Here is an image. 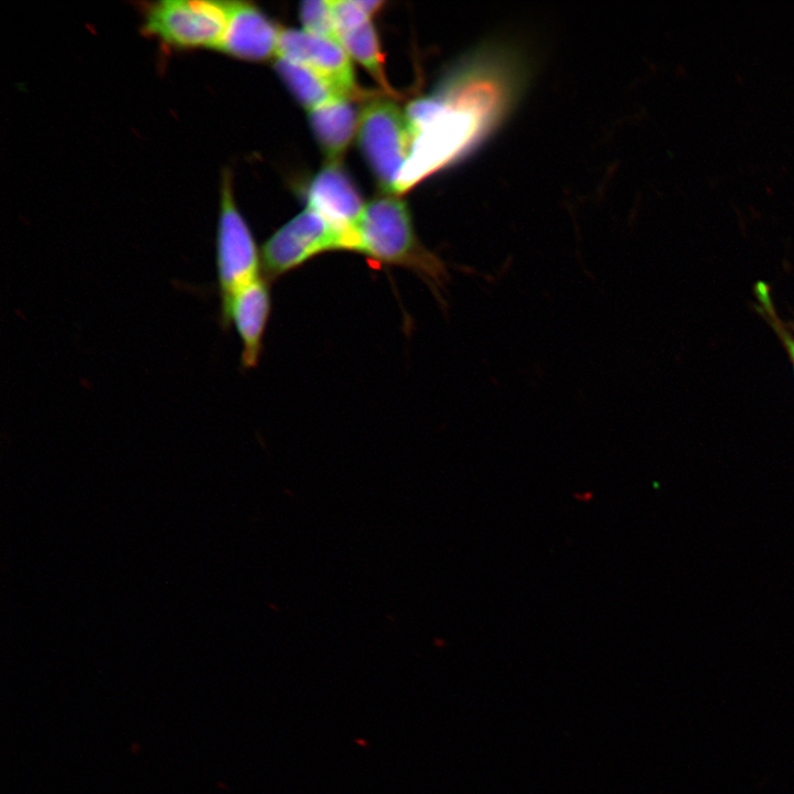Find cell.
Instances as JSON below:
<instances>
[{
	"mask_svg": "<svg viewBox=\"0 0 794 794\" xmlns=\"http://www.w3.org/2000/svg\"><path fill=\"white\" fill-rule=\"evenodd\" d=\"M482 54L405 110L409 157L394 193L401 194L469 152L497 122L514 92L511 63Z\"/></svg>",
	"mask_w": 794,
	"mask_h": 794,
	"instance_id": "1",
	"label": "cell"
},
{
	"mask_svg": "<svg viewBox=\"0 0 794 794\" xmlns=\"http://www.w3.org/2000/svg\"><path fill=\"white\" fill-rule=\"evenodd\" d=\"M357 253L383 265L398 266L439 282L440 261L416 236L407 204L396 195L379 196L365 205L356 224Z\"/></svg>",
	"mask_w": 794,
	"mask_h": 794,
	"instance_id": "2",
	"label": "cell"
},
{
	"mask_svg": "<svg viewBox=\"0 0 794 794\" xmlns=\"http://www.w3.org/2000/svg\"><path fill=\"white\" fill-rule=\"evenodd\" d=\"M228 20V1L161 0L143 10L142 31L174 49L218 50Z\"/></svg>",
	"mask_w": 794,
	"mask_h": 794,
	"instance_id": "3",
	"label": "cell"
},
{
	"mask_svg": "<svg viewBox=\"0 0 794 794\" xmlns=\"http://www.w3.org/2000/svg\"><path fill=\"white\" fill-rule=\"evenodd\" d=\"M357 239L307 207L287 222L264 244L261 267L268 280H275L329 250L356 251Z\"/></svg>",
	"mask_w": 794,
	"mask_h": 794,
	"instance_id": "4",
	"label": "cell"
},
{
	"mask_svg": "<svg viewBox=\"0 0 794 794\" xmlns=\"http://www.w3.org/2000/svg\"><path fill=\"white\" fill-rule=\"evenodd\" d=\"M357 132L361 150L379 185L394 193L411 144L405 112L391 100H372L360 115Z\"/></svg>",
	"mask_w": 794,
	"mask_h": 794,
	"instance_id": "5",
	"label": "cell"
},
{
	"mask_svg": "<svg viewBox=\"0 0 794 794\" xmlns=\"http://www.w3.org/2000/svg\"><path fill=\"white\" fill-rule=\"evenodd\" d=\"M261 257L251 230L236 206L232 178L223 173L216 232V269L222 304L260 276Z\"/></svg>",
	"mask_w": 794,
	"mask_h": 794,
	"instance_id": "6",
	"label": "cell"
},
{
	"mask_svg": "<svg viewBox=\"0 0 794 794\" xmlns=\"http://www.w3.org/2000/svg\"><path fill=\"white\" fill-rule=\"evenodd\" d=\"M277 54L302 65L332 83L347 98L364 97L357 86L351 57L339 42L313 35L304 30H280Z\"/></svg>",
	"mask_w": 794,
	"mask_h": 794,
	"instance_id": "7",
	"label": "cell"
},
{
	"mask_svg": "<svg viewBox=\"0 0 794 794\" xmlns=\"http://www.w3.org/2000/svg\"><path fill=\"white\" fill-rule=\"evenodd\" d=\"M268 279L259 276L236 290L222 304L223 325L233 324L242 343V365L246 369L258 364L262 340L271 309Z\"/></svg>",
	"mask_w": 794,
	"mask_h": 794,
	"instance_id": "8",
	"label": "cell"
},
{
	"mask_svg": "<svg viewBox=\"0 0 794 794\" xmlns=\"http://www.w3.org/2000/svg\"><path fill=\"white\" fill-rule=\"evenodd\" d=\"M307 200L309 208L357 238L355 227L365 205L352 179L335 161L322 168L310 181Z\"/></svg>",
	"mask_w": 794,
	"mask_h": 794,
	"instance_id": "9",
	"label": "cell"
},
{
	"mask_svg": "<svg viewBox=\"0 0 794 794\" xmlns=\"http://www.w3.org/2000/svg\"><path fill=\"white\" fill-rule=\"evenodd\" d=\"M280 30L253 3L228 1V20L218 51L245 61H267L277 53Z\"/></svg>",
	"mask_w": 794,
	"mask_h": 794,
	"instance_id": "10",
	"label": "cell"
},
{
	"mask_svg": "<svg viewBox=\"0 0 794 794\" xmlns=\"http://www.w3.org/2000/svg\"><path fill=\"white\" fill-rule=\"evenodd\" d=\"M311 128L326 157L339 159L348 147L356 129L360 116L351 99H339L310 110Z\"/></svg>",
	"mask_w": 794,
	"mask_h": 794,
	"instance_id": "11",
	"label": "cell"
},
{
	"mask_svg": "<svg viewBox=\"0 0 794 794\" xmlns=\"http://www.w3.org/2000/svg\"><path fill=\"white\" fill-rule=\"evenodd\" d=\"M275 68L304 108L313 110L334 100L350 99L332 83L302 65L278 57Z\"/></svg>",
	"mask_w": 794,
	"mask_h": 794,
	"instance_id": "12",
	"label": "cell"
},
{
	"mask_svg": "<svg viewBox=\"0 0 794 794\" xmlns=\"http://www.w3.org/2000/svg\"><path fill=\"white\" fill-rule=\"evenodd\" d=\"M337 40L348 56L363 65L386 93L395 95L385 74L378 35L371 20L340 33Z\"/></svg>",
	"mask_w": 794,
	"mask_h": 794,
	"instance_id": "13",
	"label": "cell"
},
{
	"mask_svg": "<svg viewBox=\"0 0 794 794\" xmlns=\"http://www.w3.org/2000/svg\"><path fill=\"white\" fill-rule=\"evenodd\" d=\"M753 290L757 299V304L754 305L757 311L774 330L794 367V320L788 323H784L781 320L775 311L770 287L766 283L759 281L754 285Z\"/></svg>",
	"mask_w": 794,
	"mask_h": 794,
	"instance_id": "14",
	"label": "cell"
},
{
	"mask_svg": "<svg viewBox=\"0 0 794 794\" xmlns=\"http://www.w3.org/2000/svg\"><path fill=\"white\" fill-rule=\"evenodd\" d=\"M300 20L305 32L339 42L332 15L331 1H303L300 4Z\"/></svg>",
	"mask_w": 794,
	"mask_h": 794,
	"instance_id": "15",
	"label": "cell"
},
{
	"mask_svg": "<svg viewBox=\"0 0 794 794\" xmlns=\"http://www.w3.org/2000/svg\"><path fill=\"white\" fill-rule=\"evenodd\" d=\"M361 8L364 10V12L372 18L376 12H378L384 4L383 1H376V0H357Z\"/></svg>",
	"mask_w": 794,
	"mask_h": 794,
	"instance_id": "16",
	"label": "cell"
}]
</instances>
